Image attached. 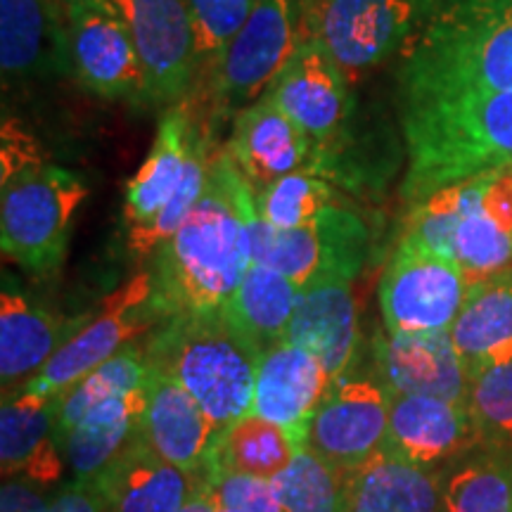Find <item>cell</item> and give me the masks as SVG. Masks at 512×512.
<instances>
[{
  "label": "cell",
  "mask_w": 512,
  "mask_h": 512,
  "mask_svg": "<svg viewBox=\"0 0 512 512\" xmlns=\"http://www.w3.org/2000/svg\"><path fill=\"white\" fill-rule=\"evenodd\" d=\"M93 311L81 316L60 313L36 304L17 283L3 275L0 292V384L3 392L22 387L41 373L43 366L69 339L86 328Z\"/></svg>",
  "instance_id": "obj_15"
},
{
  "label": "cell",
  "mask_w": 512,
  "mask_h": 512,
  "mask_svg": "<svg viewBox=\"0 0 512 512\" xmlns=\"http://www.w3.org/2000/svg\"><path fill=\"white\" fill-rule=\"evenodd\" d=\"M254 207L256 214L275 228H302L339 204L330 181L311 171H294L254 192Z\"/></svg>",
  "instance_id": "obj_34"
},
{
  "label": "cell",
  "mask_w": 512,
  "mask_h": 512,
  "mask_svg": "<svg viewBox=\"0 0 512 512\" xmlns=\"http://www.w3.org/2000/svg\"><path fill=\"white\" fill-rule=\"evenodd\" d=\"M147 377H150V366H147L143 342H136L91 370L83 380L64 389L60 394V411H57V441L67 437L95 406L136 392L138 387L147 384Z\"/></svg>",
  "instance_id": "obj_32"
},
{
  "label": "cell",
  "mask_w": 512,
  "mask_h": 512,
  "mask_svg": "<svg viewBox=\"0 0 512 512\" xmlns=\"http://www.w3.org/2000/svg\"><path fill=\"white\" fill-rule=\"evenodd\" d=\"M219 512H221V510H219Z\"/></svg>",
  "instance_id": "obj_44"
},
{
  "label": "cell",
  "mask_w": 512,
  "mask_h": 512,
  "mask_svg": "<svg viewBox=\"0 0 512 512\" xmlns=\"http://www.w3.org/2000/svg\"><path fill=\"white\" fill-rule=\"evenodd\" d=\"M439 512H512V453L477 446L439 470Z\"/></svg>",
  "instance_id": "obj_31"
},
{
  "label": "cell",
  "mask_w": 512,
  "mask_h": 512,
  "mask_svg": "<svg viewBox=\"0 0 512 512\" xmlns=\"http://www.w3.org/2000/svg\"><path fill=\"white\" fill-rule=\"evenodd\" d=\"M202 128L204 126L192 117L185 100L171 107L159 121L155 143L147 152L145 162L140 164L138 174L126 183L124 221L128 235L150 226L174 197L185 176L192 145Z\"/></svg>",
  "instance_id": "obj_24"
},
{
  "label": "cell",
  "mask_w": 512,
  "mask_h": 512,
  "mask_svg": "<svg viewBox=\"0 0 512 512\" xmlns=\"http://www.w3.org/2000/svg\"><path fill=\"white\" fill-rule=\"evenodd\" d=\"M389 427L384 448L415 465L441 470L479 444L467 403L434 396L389 394Z\"/></svg>",
  "instance_id": "obj_17"
},
{
  "label": "cell",
  "mask_w": 512,
  "mask_h": 512,
  "mask_svg": "<svg viewBox=\"0 0 512 512\" xmlns=\"http://www.w3.org/2000/svg\"><path fill=\"white\" fill-rule=\"evenodd\" d=\"M299 290L302 287L273 268L252 264L221 313L261 356L273 344L285 342Z\"/></svg>",
  "instance_id": "obj_28"
},
{
  "label": "cell",
  "mask_w": 512,
  "mask_h": 512,
  "mask_svg": "<svg viewBox=\"0 0 512 512\" xmlns=\"http://www.w3.org/2000/svg\"><path fill=\"white\" fill-rule=\"evenodd\" d=\"M93 482L107 512H178L204 489L200 475L157 456L140 434Z\"/></svg>",
  "instance_id": "obj_22"
},
{
  "label": "cell",
  "mask_w": 512,
  "mask_h": 512,
  "mask_svg": "<svg viewBox=\"0 0 512 512\" xmlns=\"http://www.w3.org/2000/svg\"><path fill=\"white\" fill-rule=\"evenodd\" d=\"M159 323L162 316L152 304L150 271H140L102 302L86 328L69 339L27 387L43 396L62 394L128 344L143 342Z\"/></svg>",
  "instance_id": "obj_9"
},
{
  "label": "cell",
  "mask_w": 512,
  "mask_h": 512,
  "mask_svg": "<svg viewBox=\"0 0 512 512\" xmlns=\"http://www.w3.org/2000/svg\"><path fill=\"white\" fill-rule=\"evenodd\" d=\"M64 8H69V5H81V3H100V0H60Z\"/></svg>",
  "instance_id": "obj_43"
},
{
  "label": "cell",
  "mask_w": 512,
  "mask_h": 512,
  "mask_svg": "<svg viewBox=\"0 0 512 512\" xmlns=\"http://www.w3.org/2000/svg\"><path fill=\"white\" fill-rule=\"evenodd\" d=\"M46 512H107V505L95 482L74 479L48 498Z\"/></svg>",
  "instance_id": "obj_40"
},
{
  "label": "cell",
  "mask_w": 512,
  "mask_h": 512,
  "mask_svg": "<svg viewBox=\"0 0 512 512\" xmlns=\"http://www.w3.org/2000/svg\"><path fill=\"white\" fill-rule=\"evenodd\" d=\"M451 339L470 382L512 361V268L467 287Z\"/></svg>",
  "instance_id": "obj_25"
},
{
  "label": "cell",
  "mask_w": 512,
  "mask_h": 512,
  "mask_svg": "<svg viewBox=\"0 0 512 512\" xmlns=\"http://www.w3.org/2000/svg\"><path fill=\"white\" fill-rule=\"evenodd\" d=\"M252 264L273 268L294 285L304 287L320 273L325 261V242L318 223L302 228H275L256 214H249Z\"/></svg>",
  "instance_id": "obj_33"
},
{
  "label": "cell",
  "mask_w": 512,
  "mask_h": 512,
  "mask_svg": "<svg viewBox=\"0 0 512 512\" xmlns=\"http://www.w3.org/2000/svg\"><path fill=\"white\" fill-rule=\"evenodd\" d=\"M214 437L216 432L207 413L192 399L188 389L174 375L150 366L147 408L143 422H140V439L157 456L204 479Z\"/></svg>",
  "instance_id": "obj_21"
},
{
  "label": "cell",
  "mask_w": 512,
  "mask_h": 512,
  "mask_svg": "<svg viewBox=\"0 0 512 512\" xmlns=\"http://www.w3.org/2000/svg\"><path fill=\"white\" fill-rule=\"evenodd\" d=\"M64 17L69 76L98 98L150 105L145 69L124 19L105 0L69 5Z\"/></svg>",
  "instance_id": "obj_11"
},
{
  "label": "cell",
  "mask_w": 512,
  "mask_h": 512,
  "mask_svg": "<svg viewBox=\"0 0 512 512\" xmlns=\"http://www.w3.org/2000/svg\"><path fill=\"white\" fill-rule=\"evenodd\" d=\"M48 498L43 486L27 477H10L0 489V512H46Z\"/></svg>",
  "instance_id": "obj_41"
},
{
  "label": "cell",
  "mask_w": 512,
  "mask_h": 512,
  "mask_svg": "<svg viewBox=\"0 0 512 512\" xmlns=\"http://www.w3.org/2000/svg\"><path fill=\"white\" fill-rule=\"evenodd\" d=\"M351 283L354 280L339 275H316L299 290L285 332V342L316 356L330 380L347 373L356 361L358 311Z\"/></svg>",
  "instance_id": "obj_19"
},
{
  "label": "cell",
  "mask_w": 512,
  "mask_h": 512,
  "mask_svg": "<svg viewBox=\"0 0 512 512\" xmlns=\"http://www.w3.org/2000/svg\"><path fill=\"white\" fill-rule=\"evenodd\" d=\"M204 491L221 512H285L268 479L211 472L204 479Z\"/></svg>",
  "instance_id": "obj_39"
},
{
  "label": "cell",
  "mask_w": 512,
  "mask_h": 512,
  "mask_svg": "<svg viewBox=\"0 0 512 512\" xmlns=\"http://www.w3.org/2000/svg\"><path fill=\"white\" fill-rule=\"evenodd\" d=\"M214 155L216 152L211 150L207 128H202L195 145H192L188 166H185V176L181 185H178V190L174 192V197H171L169 204L162 209V214H159L150 226L128 235V249H131L133 254L140 256V259L152 256L162 242L169 240L171 235L183 226L185 219L190 216V211L195 209L197 202H200L204 188H207L211 159H214Z\"/></svg>",
  "instance_id": "obj_36"
},
{
  "label": "cell",
  "mask_w": 512,
  "mask_h": 512,
  "mask_svg": "<svg viewBox=\"0 0 512 512\" xmlns=\"http://www.w3.org/2000/svg\"><path fill=\"white\" fill-rule=\"evenodd\" d=\"M145 408L147 384L138 387L136 392L117 396V399L95 406L60 441L64 460H67L74 479L93 482L138 437Z\"/></svg>",
  "instance_id": "obj_27"
},
{
  "label": "cell",
  "mask_w": 512,
  "mask_h": 512,
  "mask_svg": "<svg viewBox=\"0 0 512 512\" xmlns=\"http://www.w3.org/2000/svg\"><path fill=\"white\" fill-rule=\"evenodd\" d=\"M60 394L43 396L27 384L3 392L0 406V470L3 477H27L38 486L60 479L64 465L57 441Z\"/></svg>",
  "instance_id": "obj_20"
},
{
  "label": "cell",
  "mask_w": 512,
  "mask_h": 512,
  "mask_svg": "<svg viewBox=\"0 0 512 512\" xmlns=\"http://www.w3.org/2000/svg\"><path fill=\"white\" fill-rule=\"evenodd\" d=\"M389 401L380 377L349 368L330 382L309 422L302 448L347 475L375 456L387 441Z\"/></svg>",
  "instance_id": "obj_10"
},
{
  "label": "cell",
  "mask_w": 512,
  "mask_h": 512,
  "mask_svg": "<svg viewBox=\"0 0 512 512\" xmlns=\"http://www.w3.org/2000/svg\"><path fill=\"white\" fill-rule=\"evenodd\" d=\"M0 245L5 259L34 275L60 271L74 219L88 200L79 176L38 159L0 178Z\"/></svg>",
  "instance_id": "obj_5"
},
{
  "label": "cell",
  "mask_w": 512,
  "mask_h": 512,
  "mask_svg": "<svg viewBox=\"0 0 512 512\" xmlns=\"http://www.w3.org/2000/svg\"><path fill=\"white\" fill-rule=\"evenodd\" d=\"M458 223L453 233V261L467 285L512 268V233L484 207V174L456 185Z\"/></svg>",
  "instance_id": "obj_29"
},
{
  "label": "cell",
  "mask_w": 512,
  "mask_h": 512,
  "mask_svg": "<svg viewBox=\"0 0 512 512\" xmlns=\"http://www.w3.org/2000/svg\"><path fill=\"white\" fill-rule=\"evenodd\" d=\"M185 3L195 27L200 67H207L211 72L259 0H185Z\"/></svg>",
  "instance_id": "obj_38"
},
{
  "label": "cell",
  "mask_w": 512,
  "mask_h": 512,
  "mask_svg": "<svg viewBox=\"0 0 512 512\" xmlns=\"http://www.w3.org/2000/svg\"><path fill=\"white\" fill-rule=\"evenodd\" d=\"M313 143V157L354 126L356 98L349 76L323 43L304 38L266 91Z\"/></svg>",
  "instance_id": "obj_13"
},
{
  "label": "cell",
  "mask_w": 512,
  "mask_h": 512,
  "mask_svg": "<svg viewBox=\"0 0 512 512\" xmlns=\"http://www.w3.org/2000/svg\"><path fill=\"white\" fill-rule=\"evenodd\" d=\"M0 72L5 86L67 69V17L55 0H0Z\"/></svg>",
  "instance_id": "obj_23"
},
{
  "label": "cell",
  "mask_w": 512,
  "mask_h": 512,
  "mask_svg": "<svg viewBox=\"0 0 512 512\" xmlns=\"http://www.w3.org/2000/svg\"><path fill=\"white\" fill-rule=\"evenodd\" d=\"M396 81L399 100L512 91V0H437Z\"/></svg>",
  "instance_id": "obj_3"
},
{
  "label": "cell",
  "mask_w": 512,
  "mask_h": 512,
  "mask_svg": "<svg viewBox=\"0 0 512 512\" xmlns=\"http://www.w3.org/2000/svg\"><path fill=\"white\" fill-rule=\"evenodd\" d=\"M467 408L479 444L512 453V361L484 370L470 382Z\"/></svg>",
  "instance_id": "obj_37"
},
{
  "label": "cell",
  "mask_w": 512,
  "mask_h": 512,
  "mask_svg": "<svg viewBox=\"0 0 512 512\" xmlns=\"http://www.w3.org/2000/svg\"><path fill=\"white\" fill-rule=\"evenodd\" d=\"M271 486L285 512H344V475L306 448H299Z\"/></svg>",
  "instance_id": "obj_35"
},
{
  "label": "cell",
  "mask_w": 512,
  "mask_h": 512,
  "mask_svg": "<svg viewBox=\"0 0 512 512\" xmlns=\"http://www.w3.org/2000/svg\"><path fill=\"white\" fill-rule=\"evenodd\" d=\"M131 31L150 105L183 102L200 74L195 27L185 0H105Z\"/></svg>",
  "instance_id": "obj_12"
},
{
  "label": "cell",
  "mask_w": 512,
  "mask_h": 512,
  "mask_svg": "<svg viewBox=\"0 0 512 512\" xmlns=\"http://www.w3.org/2000/svg\"><path fill=\"white\" fill-rule=\"evenodd\" d=\"M328 370L309 351L278 342L256 361L252 413L275 422L302 448L309 422L330 387Z\"/></svg>",
  "instance_id": "obj_18"
},
{
  "label": "cell",
  "mask_w": 512,
  "mask_h": 512,
  "mask_svg": "<svg viewBox=\"0 0 512 512\" xmlns=\"http://www.w3.org/2000/svg\"><path fill=\"white\" fill-rule=\"evenodd\" d=\"M178 512H219V508H216V503L211 501V496L207 494V491L202 489V491H197V494L192 496L190 501L185 503Z\"/></svg>",
  "instance_id": "obj_42"
},
{
  "label": "cell",
  "mask_w": 512,
  "mask_h": 512,
  "mask_svg": "<svg viewBox=\"0 0 512 512\" xmlns=\"http://www.w3.org/2000/svg\"><path fill=\"white\" fill-rule=\"evenodd\" d=\"M302 43V0H259L211 67V114L235 117L278 79Z\"/></svg>",
  "instance_id": "obj_7"
},
{
  "label": "cell",
  "mask_w": 512,
  "mask_h": 512,
  "mask_svg": "<svg viewBox=\"0 0 512 512\" xmlns=\"http://www.w3.org/2000/svg\"><path fill=\"white\" fill-rule=\"evenodd\" d=\"M226 152L254 192L313 162L311 138L268 93L235 114Z\"/></svg>",
  "instance_id": "obj_16"
},
{
  "label": "cell",
  "mask_w": 512,
  "mask_h": 512,
  "mask_svg": "<svg viewBox=\"0 0 512 512\" xmlns=\"http://www.w3.org/2000/svg\"><path fill=\"white\" fill-rule=\"evenodd\" d=\"M297 451L299 446L283 427L256 413H247L211 441L207 475L235 472L271 482L292 463Z\"/></svg>",
  "instance_id": "obj_30"
},
{
  "label": "cell",
  "mask_w": 512,
  "mask_h": 512,
  "mask_svg": "<svg viewBox=\"0 0 512 512\" xmlns=\"http://www.w3.org/2000/svg\"><path fill=\"white\" fill-rule=\"evenodd\" d=\"M467 287L470 285L456 261L434 252L415 235L401 233L377 290L384 330H451Z\"/></svg>",
  "instance_id": "obj_8"
},
{
  "label": "cell",
  "mask_w": 512,
  "mask_h": 512,
  "mask_svg": "<svg viewBox=\"0 0 512 512\" xmlns=\"http://www.w3.org/2000/svg\"><path fill=\"white\" fill-rule=\"evenodd\" d=\"M439 470L380 448L344 475V512H439Z\"/></svg>",
  "instance_id": "obj_26"
},
{
  "label": "cell",
  "mask_w": 512,
  "mask_h": 512,
  "mask_svg": "<svg viewBox=\"0 0 512 512\" xmlns=\"http://www.w3.org/2000/svg\"><path fill=\"white\" fill-rule=\"evenodd\" d=\"M143 351L152 368L188 389L216 434L252 413L259 354L221 311L164 318L143 339Z\"/></svg>",
  "instance_id": "obj_4"
},
{
  "label": "cell",
  "mask_w": 512,
  "mask_h": 512,
  "mask_svg": "<svg viewBox=\"0 0 512 512\" xmlns=\"http://www.w3.org/2000/svg\"><path fill=\"white\" fill-rule=\"evenodd\" d=\"M252 211V185L226 150L216 152L200 202L150 256L152 304L162 320L223 311L252 266Z\"/></svg>",
  "instance_id": "obj_1"
},
{
  "label": "cell",
  "mask_w": 512,
  "mask_h": 512,
  "mask_svg": "<svg viewBox=\"0 0 512 512\" xmlns=\"http://www.w3.org/2000/svg\"><path fill=\"white\" fill-rule=\"evenodd\" d=\"M437 0H302V41L323 43L358 76L401 53Z\"/></svg>",
  "instance_id": "obj_6"
},
{
  "label": "cell",
  "mask_w": 512,
  "mask_h": 512,
  "mask_svg": "<svg viewBox=\"0 0 512 512\" xmlns=\"http://www.w3.org/2000/svg\"><path fill=\"white\" fill-rule=\"evenodd\" d=\"M408 209L434 192L512 164V91L399 100Z\"/></svg>",
  "instance_id": "obj_2"
},
{
  "label": "cell",
  "mask_w": 512,
  "mask_h": 512,
  "mask_svg": "<svg viewBox=\"0 0 512 512\" xmlns=\"http://www.w3.org/2000/svg\"><path fill=\"white\" fill-rule=\"evenodd\" d=\"M373 370L389 394L467 403L470 377L448 330L377 332Z\"/></svg>",
  "instance_id": "obj_14"
}]
</instances>
